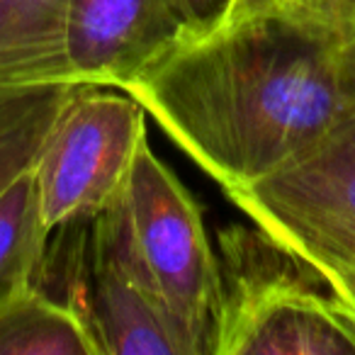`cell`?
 Masks as SVG:
<instances>
[{"mask_svg":"<svg viewBox=\"0 0 355 355\" xmlns=\"http://www.w3.org/2000/svg\"><path fill=\"white\" fill-rule=\"evenodd\" d=\"M83 85H40L0 95V193L32 168L69 98Z\"/></svg>","mask_w":355,"mask_h":355,"instance_id":"cell-11","label":"cell"},{"mask_svg":"<svg viewBox=\"0 0 355 355\" xmlns=\"http://www.w3.org/2000/svg\"><path fill=\"white\" fill-rule=\"evenodd\" d=\"M234 0H173L180 25L185 32V42L209 35L222 27L232 12Z\"/></svg>","mask_w":355,"mask_h":355,"instance_id":"cell-12","label":"cell"},{"mask_svg":"<svg viewBox=\"0 0 355 355\" xmlns=\"http://www.w3.org/2000/svg\"><path fill=\"white\" fill-rule=\"evenodd\" d=\"M183 42L173 0H66L64 54L78 85L124 90Z\"/></svg>","mask_w":355,"mask_h":355,"instance_id":"cell-7","label":"cell"},{"mask_svg":"<svg viewBox=\"0 0 355 355\" xmlns=\"http://www.w3.org/2000/svg\"><path fill=\"white\" fill-rule=\"evenodd\" d=\"M280 0H234L232 6V12H229L227 22L234 20V17H241V15H248V12H256L261 8H268V6H275Z\"/></svg>","mask_w":355,"mask_h":355,"instance_id":"cell-15","label":"cell"},{"mask_svg":"<svg viewBox=\"0 0 355 355\" xmlns=\"http://www.w3.org/2000/svg\"><path fill=\"white\" fill-rule=\"evenodd\" d=\"M139 261L190 355H214L219 311L217 253L202 209L175 173L141 146L127 190Z\"/></svg>","mask_w":355,"mask_h":355,"instance_id":"cell-4","label":"cell"},{"mask_svg":"<svg viewBox=\"0 0 355 355\" xmlns=\"http://www.w3.org/2000/svg\"><path fill=\"white\" fill-rule=\"evenodd\" d=\"M214 355H355V311L326 275L266 229L217 236Z\"/></svg>","mask_w":355,"mask_h":355,"instance_id":"cell-2","label":"cell"},{"mask_svg":"<svg viewBox=\"0 0 355 355\" xmlns=\"http://www.w3.org/2000/svg\"><path fill=\"white\" fill-rule=\"evenodd\" d=\"M124 90L224 193L241 190L355 119V22L280 0L183 42Z\"/></svg>","mask_w":355,"mask_h":355,"instance_id":"cell-1","label":"cell"},{"mask_svg":"<svg viewBox=\"0 0 355 355\" xmlns=\"http://www.w3.org/2000/svg\"><path fill=\"white\" fill-rule=\"evenodd\" d=\"M290 3L329 20L355 22V0H290Z\"/></svg>","mask_w":355,"mask_h":355,"instance_id":"cell-13","label":"cell"},{"mask_svg":"<svg viewBox=\"0 0 355 355\" xmlns=\"http://www.w3.org/2000/svg\"><path fill=\"white\" fill-rule=\"evenodd\" d=\"M66 0H0V95L78 85L64 54Z\"/></svg>","mask_w":355,"mask_h":355,"instance_id":"cell-8","label":"cell"},{"mask_svg":"<svg viewBox=\"0 0 355 355\" xmlns=\"http://www.w3.org/2000/svg\"><path fill=\"white\" fill-rule=\"evenodd\" d=\"M227 198L306 261L355 270V119L302 161Z\"/></svg>","mask_w":355,"mask_h":355,"instance_id":"cell-6","label":"cell"},{"mask_svg":"<svg viewBox=\"0 0 355 355\" xmlns=\"http://www.w3.org/2000/svg\"><path fill=\"white\" fill-rule=\"evenodd\" d=\"M49 236L27 168L0 193V306L35 285Z\"/></svg>","mask_w":355,"mask_h":355,"instance_id":"cell-10","label":"cell"},{"mask_svg":"<svg viewBox=\"0 0 355 355\" xmlns=\"http://www.w3.org/2000/svg\"><path fill=\"white\" fill-rule=\"evenodd\" d=\"M0 355H100L83 316L37 285L0 306Z\"/></svg>","mask_w":355,"mask_h":355,"instance_id":"cell-9","label":"cell"},{"mask_svg":"<svg viewBox=\"0 0 355 355\" xmlns=\"http://www.w3.org/2000/svg\"><path fill=\"white\" fill-rule=\"evenodd\" d=\"M319 270L326 275L329 285L338 292L340 300L355 311V270H350V268H336V266H319Z\"/></svg>","mask_w":355,"mask_h":355,"instance_id":"cell-14","label":"cell"},{"mask_svg":"<svg viewBox=\"0 0 355 355\" xmlns=\"http://www.w3.org/2000/svg\"><path fill=\"white\" fill-rule=\"evenodd\" d=\"M144 144L146 110L127 90H76L32 163L46 232L93 219L122 202Z\"/></svg>","mask_w":355,"mask_h":355,"instance_id":"cell-3","label":"cell"},{"mask_svg":"<svg viewBox=\"0 0 355 355\" xmlns=\"http://www.w3.org/2000/svg\"><path fill=\"white\" fill-rule=\"evenodd\" d=\"M69 229L61 302L83 316L100 355H190L139 261L127 202Z\"/></svg>","mask_w":355,"mask_h":355,"instance_id":"cell-5","label":"cell"}]
</instances>
